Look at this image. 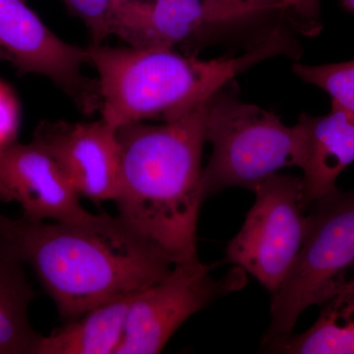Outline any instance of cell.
<instances>
[{
  "instance_id": "cell-17",
  "label": "cell",
  "mask_w": 354,
  "mask_h": 354,
  "mask_svg": "<svg viewBox=\"0 0 354 354\" xmlns=\"http://www.w3.org/2000/svg\"><path fill=\"white\" fill-rule=\"evenodd\" d=\"M90 32L92 44H101L115 35L123 0H60Z\"/></svg>"
},
{
  "instance_id": "cell-5",
  "label": "cell",
  "mask_w": 354,
  "mask_h": 354,
  "mask_svg": "<svg viewBox=\"0 0 354 354\" xmlns=\"http://www.w3.org/2000/svg\"><path fill=\"white\" fill-rule=\"evenodd\" d=\"M309 228L297 259L272 295L271 323L262 346L291 334L310 306H321L354 279V187L310 206Z\"/></svg>"
},
{
  "instance_id": "cell-9",
  "label": "cell",
  "mask_w": 354,
  "mask_h": 354,
  "mask_svg": "<svg viewBox=\"0 0 354 354\" xmlns=\"http://www.w3.org/2000/svg\"><path fill=\"white\" fill-rule=\"evenodd\" d=\"M32 139L43 147L80 196L97 203L114 201L120 183L118 128L92 122L43 121Z\"/></svg>"
},
{
  "instance_id": "cell-15",
  "label": "cell",
  "mask_w": 354,
  "mask_h": 354,
  "mask_svg": "<svg viewBox=\"0 0 354 354\" xmlns=\"http://www.w3.org/2000/svg\"><path fill=\"white\" fill-rule=\"evenodd\" d=\"M262 348L267 353L354 354V279L321 305L310 329L274 337Z\"/></svg>"
},
{
  "instance_id": "cell-1",
  "label": "cell",
  "mask_w": 354,
  "mask_h": 354,
  "mask_svg": "<svg viewBox=\"0 0 354 354\" xmlns=\"http://www.w3.org/2000/svg\"><path fill=\"white\" fill-rule=\"evenodd\" d=\"M0 236L32 268L64 323L145 290L176 263L120 216L106 214L80 221L0 215Z\"/></svg>"
},
{
  "instance_id": "cell-3",
  "label": "cell",
  "mask_w": 354,
  "mask_h": 354,
  "mask_svg": "<svg viewBox=\"0 0 354 354\" xmlns=\"http://www.w3.org/2000/svg\"><path fill=\"white\" fill-rule=\"evenodd\" d=\"M86 50L97 73L101 118L116 128L178 120L254 65L299 53L297 41L281 28L237 57L204 60L174 50L104 44H91Z\"/></svg>"
},
{
  "instance_id": "cell-11",
  "label": "cell",
  "mask_w": 354,
  "mask_h": 354,
  "mask_svg": "<svg viewBox=\"0 0 354 354\" xmlns=\"http://www.w3.org/2000/svg\"><path fill=\"white\" fill-rule=\"evenodd\" d=\"M295 133L293 167L304 172V206L339 189L337 179L354 162V114L330 106L325 115L301 113Z\"/></svg>"
},
{
  "instance_id": "cell-18",
  "label": "cell",
  "mask_w": 354,
  "mask_h": 354,
  "mask_svg": "<svg viewBox=\"0 0 354 354\" xmlns=\"http://www.w3.org/2000/svg\"><path fill=\"white\" fill-rule=\"evenodd\" d=\"M286 11L305 36L315 37L322 31L321 0H286Z\"/></svg>"
},
{
  "instance_id": "cell-6",
  "label": "cell",
  "mask_w": 354,
  "mask_h": 354,
  "mask_svg": "<svg viewBox=\"0 0 354 354\" xmlns=\"http://www.w3.org/2000/svg\"><path fill=\"white\" fill-rule=\"evenodd\" d=\"M255 203L228 242L225 262L241 268L274 295L297 259L309 228L302 177L274 174L253 191Z\"/></svg>"
},
{
  "instance_id": "cell-2",
  "label": "cell",
  "mask_w": 354,
  "mask_h": 354,
  "mask_svg": "<svg viewBox=\"0 0 354 354\" xmlns=\"http://www.w3.org/2000/svg\"><path fill=\"white\" fill-rule=\"evenodd\" d=\"M209 100L178 120L118 128L120 172L113 202L118 216L176 262L199 257L202 153Z\"/></svg>"
},
{
  "instance_id": "cell-12",
  "label": "cell",
  "mask_w": 354,
  "mask_h": 354,
  "mask_svg": "<svg viewBox=\"0 0 354 354\" xmlns=\"http://www.w3.org/2000/svg\"><path fill=\"white\" fill-rule=\"evenodd\" d=\"M206 26L203 0H124L115 37L133 48L174 50Z\"/></svg>"
},
{
  "instance_id": "cell-19",
  "label": "cell",
  "mask_w": 354,
  "mask_h": 354,
  "mask_svg": "<svg viewBox=\"0 0 354 354\" xmlns=\"http://www.w3.org/2000/svg\"><path fill=\"white\" fill-rule=\"evenodd\" d=\"M19 121L17 99L12 90L0 81V148L17 140Z\"/></svg>"
},
{
  "instance_id": "cell-7",
  "label": "cell",
  "mask_w": 354,
  "mask_h": 354,
  "mask_svg": "<svg viewBox=\"0 0 354 354\" xmlns=\"http://www.w3.org/2000/svg\"><path fill=\"white\" fill-rule=\"evenodd\" d=\"M216 267L199 258L176 262L167 277L136 293L115 354L160 353L191 316L245 286L246 272L241 268L235 266L215 278Z\"/></svg>"
},
{
  "instance_id": "cell-4",
  "label": "cell",
  "mask_w": 354,
  "mask_h": 354,
  "mask_svg": "<svg viewBox=\"0 0 354 354\" xmlns=\"http://www.w3.org/2000/svg\"><path fill=\"white\" fill-rule=\"evenodd\" d=\"M227 86L209 102L206 141L212 155L203 169L204 202L230 187L253 192L272 174L293 167V128L272 111L241 101Z\"/></svg>"
},
{
  "instance_id": "cell-20",
  "label": "cell",
  "mask_w": 354,
  "mask_h": 354,
  "mask_svg": "<svg viewBox=\"0 0 354 354\" xmlns=\"http://www.w3.org/2000/svg\"><path fill=\"white\" fill-rule=\"evenodd\" d=\"M342 3L346 10L354 13V0H342Z\"/></svg>"
},
{
  "instance_id": "cell-14",
  "label": "cell",
  "mask_w": 354,
  "mask_h": 354,
  "mask_svg": "<svg viewBox=\"0 0 354 354\" xmlns=\"http://www.w3.org/2000/svg\"><path fill=\"white\" fill-rule=\"evenodd\" d=\"M24 265L0 236V354H36L41 337L30 322L35 292Z\"/></svg>"
},
{
  "instance_id": "cell-8",
  "label": "cell",
  "mask_w": 354,
  "mask_h": 354,
  "mask_svg": "<svg viewBox=\"0 0 354 354\" xmlns=\"http://www.w3.org/2000/svg\"><path fill=\"white\" fill-rule=\"evenodd\" d=\"M0 60L21 75L48 79L86 115L100 111L97 79L84 73L88 64L86 48L60 39L25 0H0Z\"/></svg>"
},
{
  "instance_id": "cell-10",
  "label": "cell",
  "mask_w": 354,
  "mask_h": 354,
  "mask_svg": "<svg viewBox=\"0 0 354 354\" xmlns=\"http://www.w3.org/2000/svg\"><path fill=\"white\" fill-rule=\"evenodd\" d=\"M53 157L32 139L0 148V203L16 202L31 221H80L92 218Z\"/></svg>"
},
{
  "instance_id": "cell-13",
  "label": "cell",
  "mask_w": 354,
  "mask_h": 354,
  "mask_svg": "<svg viewBox=\"0 0 354 354\" xmlns=\"http://www.w3.org/2000/svg\"><path fill=\"white\" fill-rule=\"evenodd\" d=\"M135 295L99 305L50 335H41L36 354H115Z\"/></svg>"
},
{
  "instance_id": "cell-16",
  "label": "cell",
  "mask_w": 354,
  "mask_h": 354,
  "mask_svg": "<svg viewBox=\"0 0 354 354\" xmlns=\"http://www.w3.org/2000/svg\"><path fill=\"white\" fill-rule=\"evenodd\" d=\"M292 72L304 82L327 93L332 106L354 114V58L337 64H295Z\"/></svg>"
}]
</instances>
